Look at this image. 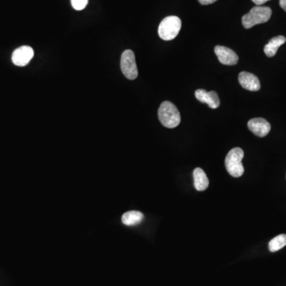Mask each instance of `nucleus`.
Segmentation results:
<instances>
[{"label": "nucleus", "instance_id": "nucleus-1", "mask_svg": "<svg viewBox=\"0 0 286 286\" xmlns=\"http://www.w3.org/2000/svg\"><path fill=\"white\" fill-rule=\"evenodd\" d=\"M159 118L164 127L175 128L181 123V114L176 106L170 101H164L159 109Z\"/></svg>", "mask_w": 286, "mask_h": 286}, {"label": "nucleus", "instance_id": "nucleus-2", "mask_svg": "<svg viewBox=\"0 0 286 286\" xmlns=\"http://www.w3.org/2000/svg\"><path fill=\"white\" fill-rule=\"evenodd\" d=\"M272 16V10L268 7L256 6L249 13L242 16V23L246 29H251L256 25L268 22Z\"/></svg>", "mask_w": 286, "mask_h": 286}, {"label": "nucleus", "instance_id": "nucleus-3", "mask_svg": "<svg viewBox=\"0 0 286 286\" xmlns=\"http://www.w3.org/2000/svg\"><path fill=\"white\" fill-rule=\"evenodd\" d=\"M244 157L243 150L239 147L233 148L229 151L225 159V166L228 174L233 177H240L244 173L242 160Z\"/></svg>", "mask_w": 286, "mask_h": 286}, {"label": "nucleus", "instance_id": "nucleus-4", "mask_svg": "<svg viewBox=\"0 0 286 286\" xmlns=\"http://www.w3.org/2000/svg\"><path fill=\"white\" fill-rule=\"evenodd\" d=\"M181 20L176 16H168L161 21L159 27V35L164 41H171L181 31Z\"/></svg>", "mask_w": 286, "mask_h": 286}, {"label": "nucleus", "instance_id": "nucleus-5", "mask_svg": "<svg viewBox=\"0 0 286 286\" xmlns=\"http://www.w3.org/2000/svg\"><path fill=\"white\" fill-rule=\"evenodd\" d=\"M121 69L126 78L135 79L139 76L134 52L130 49L124 51L121 57Z\"/></svg>", "mask_w": 286, "mask_h": 286}, {"label": "nucleus", "instance_id": "nucleus-6", "mask_svg": "<svg viewBox=\"0 0 286 286\" xmlns=\"http://www.w3.org/2000/svg\"><path fill=\"white\" fill-rule=\"evenodd\" d=\"M34 55L33 48L28 46H23L16 48L12 53V62L17 66H25L29 64Z\"/></svg>", "mask_w": 286, "mask_h": 286}, {"label": "nucleus", "instance_id": "nucleus-7", "mask_svg": "<svg viewBox=\"0 0 286 286\" xmlns=\"http://www.w3.org/2000/svg\"><path fill=\"white\" fill-rule=\"evenodd\" d=\"M215 53L220 63L225 65H235L238 62V57L236 52L227 47L217 46L215 47Z\"/></svg>", "mask_w": 286, "mask_h": 286}, {"label": "nucleus", "instance_id": "nucleus-8", "mask_svg": "<svg viewBox=\"0 0 286 286\" xmlns=\"http://www.w3.org/2000/svg\"><path fill=\"white\" fill-rule=\"evenodd\" d=\"M247 126L251 132L255 134L256 136L261 137V138L267 136L271 129L270 123L262 118H254V119H251L248 122Z\"/></svg>", "mask_w": 286, "mask_h": 286}, {"label": "nucleus", "instance_id": "nucleus-9", "mask_svg": "<svg viewBox=\"0 0 286 286\" xmlns=\"http://www.w3.org/2000/svg\"><path fill=\"white\" fill-rule=\"evenodd\" d=\"M195 96L199 101L207 104L212 109H216L220 107V98L215 91L207 92L205 89H197L195 93Z\"/></svg>", "mask_w": 286, "mask_h": 286}, {"label": "nucleus", "instance_id": "nucleus-10", "mask_svg": "<svg viewBox=\"0 0 286 286\" xmlns=\"http://www.w3.org/2000/svg\"><path fill=\"white\" fill-rule=\"evenodd\" d=\"M238 82L246 90L257 92L261 88L259 79L248 72H242L238 74Z\"/></svg>", "mask_w": 286, "mask_h": 286}, {"label": "nucleus", "instance_id": "nucleus-11", "mask_svg": "<svg viewBox=\"0 0 286 286\" xmlns=\"http://www.w3.org/2000/svg\"><path fill=\"white\" fill-rule=\"evenodd\" d=\"M193 179L194 186L197 191H205L207 190L209 185V181L205 172L202 169L196 168L194 170Z\"/></svg>", "mask_w": 286, "mask_h": 286}, {"label": "nucleus", "instance_id": "nucleus-12", "mask_svg": "<svg viewBox=\"0 0 286 286\" xmlns=\"http://www.w3.org/2000/svg\"><path fill=\"white\" fill-rule=\"evenodd\" d=\"M286 42V38L284 36H277L272 38L265 47V54L269 57H274L279 47H282Z\"/></svg>", "mask_w": 286, "mask_h": 286}, {"label": "nucleus", "instance_id": "nucleus-13", "mask_svg": "<svg viewBox=\"0 0 286 286\" xmlns=\"http://www.w3.org/2000/svg\"><path fill=\"white\" fill-rule=\"evenodd\" d=\"M144 216L139 211H130L126 212L122 217V222L127 226L139 224L143 221Z\"/></svg>", "mask_w": 286, "mask_h": 286}, {"label": "nucleus", "instance_id": "nucleus-14", "mask_svg": "<svg viewBox=\"0 0 286 286\" xmlns=\"http://www.w3.org/2000/svg\"><path fill=\"white\" fill-rule=\"evenodd\" d=\"M286 246V235L282 234L279 236H276L269 242V250L271 252H276L283 248Z\"/></svg>", "mask_w": 286, "mask_h": 286}, {"label": "nucleus", "instance_id": "nucleus-15", "mask_svg": "<svg viewBox=\"0 0 286 286\" xmlns=\"http://www.w3.org/2000/svg\"><path fill=\"white\" fill-rule=\"evenodd\" d=\"M88 3V0H71L72 7L76 11H82L84 10Z\"/></svg>", "mask_w": 286, "mask_h": 286}, {"label": "nucleus", "instance_id": "nucleus-16", "mask_svg": "<svg viewBox=\"0 0 286 286\" xmlns=\"http://www.w3.org/2000/svg\"><path fill=\"white\" fill-rule=\"evenodd\" d=\"M200 4L202 5H209L212 4L213 2H216L217 0H198Z\"/></svg>", "mask_w": 286, "mask_h": 286}, {"label": "nucleus", "instance_id": "nucleus-17", "mask_svg": "<svg viewBox=\"0 0 286 286\" xmlns=\"http://www.w3.org/2000/svg\"><path fill=\"white\" fill-rule=\"evenodd\" d=\"M270 0H252V2L257 6H261V5L264 4L266 2H268Z\"/></svg>", "mask_w": 286, "mask_h": 286}, {"label": "nucleus", "instance_id": "nucleus-18", "mask_svg": "<svg viewBox=\"0 0 286 286\" xmlns=\"http://www.w3.org/2000/svg\"><path fill=\"white\" fill-rule=\"evenodd\" d=\"M279 4L280 7L286 12V0H280Z\"/></svg>", "mask_w": 286, "mask_h": 286}]
</instances>
